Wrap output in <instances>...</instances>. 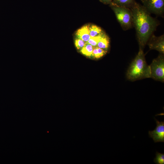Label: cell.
<instances>
[{
  "label": "cell",
  "mask_w": 164,
  "mask_h": 164,
  "mask_svg": "<svg viewBox=\"0 0 164 164\" xmlns=\"http://www.w3.org/2000/svg\"><path fill=\"white\" fill-rule=\"evenodd\" d=\"M143 6L149 13L162 15L164 12V0H141Z\"/></svg>",
  "instance_id": "5"
},
{
  "label": "cell",
  "mask_w": 164,
  "mask_h": 164,
  "mask_svg": "<svg viewBox=\"0 0 164 164\" xmlns=\"http://www.w3.org/2000/svg\"><path fill=\"white\" fill-rule=\"evenodd\" d=\"M85 43L83 40L77 38L75 40V45L78 50H80L84 46Z\"/></svg>",
  "instance_id": "16"
},
{
  "label": "cell",
  "mask_w": 164,
  "mask_h": 164,
  "mask_svg": "<svg viewBox=\"0 0 164 164\" xmlns=\"http://www.w3.org/2000/svg\"><path fill=\"white\" fill-rule=\"evenodd\" d=\"M110 6L123 29L126 30L133 25L132 12L130 9L120 6L112 3Z\"/></svg>",
  "instance_id": "3"
},
{
  "label": "cell",
  "mask_w": 164,
  "mask_h": 164,
  "mask_svg": "<svg viewBox=\"0 0 164 164\" xmlns=\"http://www.w3.org/2000/svg\"><path fill=\"white\" fill-rule=\"evenodd\" d=\"M127 77L132 81L150 78L149 66L146 63L143 49L140 47L138 54L128 69Z\"/></svg>",
  "instance_id": "2"
},
{
  "label": "cell",
  "mask_w": 164,
  "mask_h": 164,
  "mask_svg": "<svg viewBox=\"0 0 164 164\" xmlns=\"http://www.w3.org/2000/svg\"><path fill=\"white\" fill-rule=\"evenodd\" d=\"M103 33L104 32L97 36L91 37L86 43L91 44L94 47L97 46V43Z\"/></svg>",
  "instance_id": "15"
},
{
  "label": "cell",
  "mask_w": 164,
  "mask_h": 164,
  "mask_svg": "<svg viewBox=\"0 0 164 164\" xmlns=\"http://www.w3.org/2000/svg\"><path fill=\"white\" fill-rule=\"evenodd\" d=\"M150 78L163 82L164 81V57L161 54L154 59L149 65Z\"/></svg>",
  "instance_id": "4"
},
{
  "label": "cell",
  "mask_w": 164,
  "mask_h": 164,
  "mask_svg": "<svg viewBox=\"0 0 164 164\" xmlns=\"http://www.w3.org/2000/svg\"><path fill=\"white\" fill-rule=\"evenodd\" d=\"M100 1L104 4H110L112 2V0H99Z\"/></svg>",
  "instance_id": "17"
},
{
  "label": "cell",
  "mask_w": 164,
  "mask_h": 164,
  "mask_svg": "<svg viewBox=\"0 0 164 164\" xmlns=\"http://www.w3.org/2000/svg\"><path fill=\"white\" fill-rule=\"evenodd\" d=\"M135 0H112V3L117 5L130 8L135 3Z\"/></svg>",
  "instance_id": "10"
},
{
  "label": "cell",
  "mask_w": 164,
  "mask_h": 164,
  "mask_svg": "<svg viewBox=\"0 0 164 164\" xmlns=\"http://www.w3.org/2000/svg\"><path fill=\"white\" fill-rule=\"evenodd\" d=\"M94 47V46L86 42L84 47L80 50V52L86 56L92 57Z\"/></svg>",
  "instance_id": "11"
},
{
  "label": "cell",
  "mask_w": 164,
  "mask_h": 164,
  "mask_svg": "<svg viewBox=\"0 0 164 164\" xmlns=\"http://www.w3.org/2000/svg\"><path fill=\"white\" fill-rule=\"evenodd\" d=\"M108 37L104 33L102 35L97 44V46L107 51L109 46Z\"/></svg>",
  "instance_id": "9"
},
{
  "label": "cell",
  "mask_w": 164,
  "mask_h": 164,
  "mask_svg": "<svg viewBox=\"0 0 164 164\" xmlns=\"http://www.w3.org/2000/svg\"><path fill=\"white\" fill-rule=\"evenodd\" d=\"M154 162L157 164H164V154L156 152V156L154 160Z\"/></svg>",
  "instance_id": "14"
},
{
  "label": "cell",
  "mask_w": 164,
  "mask_h": 164,
  "mask_svg": "<svg viewBox=\"0 0 164 164\" xmlns=\"http://www.w3.org/2000/svg\"><path fill=\"white\" fill-rule=\"evenodd\" d=\"M148 45L150 50L159 51L161 54L164 53V36H156L152 34L150 37Z\"/></svg>",
  "instance_id": "7"
},
{
  "label": "cell",
  "mask_w": 164,
  "mask_h": 164,
  "mask_svg": "<svg viewBox=\"0 0 164 164\" xmlns=\"http://www.w3.org/2000/svg\"><path fill=\"white\" fill-rule=\"evenodd\" d=\"M139 47L143 49L158 25L145 7L136 2L130 8Z\"/></svg>",
  "instance_id": "1"
},
{
  "label": "cell",
  "mask_w": 164,
  "mask_h": 164,
  "mask_svg": "<svg viewBox=\"0 0 164 164\" xmlns=\"http://www.w3.org/2000/svg\"><path fill=\"white\" fill-rule=\"evenodd\" d=\"M89 34L91 37L97 36L103 32L100 27L95 25L89 26Z\"/></svg>",
  "instance_id": "12"
},
{
  "label": "cell",
  "mask_w": 164,
  "mask_h": 164,
  "mask_svg": "<svg viewBox=\"0 0 164 164\" xmlns=\"http://www.w3.org/2000/svg\"><path fill=\"white\" fill-rule=\"evenodd\" d=\"M156 126L153 131L149 132V137L155 143L164 142V122L159 121L155 118Z\"/></svg>",
  "instance_id": "6"
},
{
  "label": "cell",
  "mask_w": 164,
  "mask_h": 164,
  "mask_svg": "<svg viewBox=\"0 0 164 164\" xmlns=\"http://www.w3.org/2000/svg\"><path fill=\"white\" fill-rule=\"evenodd\" d=\"M89 26H84L78 30L76 33L77 38L87 42L91 37L89 34Z\"/></svg>",
  "instance_id": "8"
},
{
  "label": "cell",
  "mask_w": 164,
  "mask_h": 164,
  "mask_svg": "<svg viewBox=\"0 0 164 164\" xmlns=\"http://www.w3.org/2000/svg\"><path fill=\"white\" fill-rule=\"evenodd\" d=\"M107 52V51L96 46L93 49L92 57L96 59H99L105 55Z\"/></svg>",
  "instance_id": "13"
}]
</instances>
